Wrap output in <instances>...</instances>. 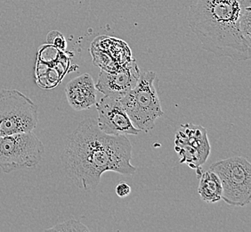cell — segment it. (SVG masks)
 <instances>
[{"label": "cell", "instance_id": "6da1fadb", "mask_svg": "<svg viewBox=\"0 0 251 232\" xmlns=\"http://www.w3.org/2000/svg\"><path fill=\"white\" fill-rule=\"evenodd\" d=\"M61 158L66 175L85 191L97 189L106 172L124 175L136 172L131 164L132 144L126 136L102 132L93 118L85 119L68 135Z\"/></svg>", "mask_w": 251, "mask_h": 232}, {"label": "cell", "instance_id": "7a4b0ae2", "mask_svg": "<svg viewBox=\"0 0 251 232\" xmlns=\"http://www.w3.org/2000/svg\"><path fill=\"white\" fill-rule=\"evenodd\" d=\"M249 14L251 0H196L190 6L188 23L204 50L240 62L251 58L241 30Z\"/></svg>", "mask_w": 251, "mask_h": 232}, {"label": "cell", "instance_id": "3957f363", "mask_svg": "<svg viewBox=\"0 0 251 232\" xmlns=\"http://www.w3.org/2000/svg\"><path fill=\"white\" fill-rule=\"evenodd\" d=\"M155 79L154 72H140L136 85L120 99L133 125L140 131H151L157 119L163 116Z\"/></svg>", "mask_w": 251, "mask_h": 232}, {"label": "cell", "instance_id": "277c9868", "mask_svg": "<svg viewBox=\"0 0 251 232\" xmlns=\"http://www.w3.org/2000/svg\"><path fill=\"white\" fill-rule=\"evenodd\" d=\"M209 170L222 185V199L232 206H245L251 201V164L243 156H232L213 163Z\"/></svg>", "mask_w": 251, "mask_h": 232}, {"label": "cell", "instance_id": "5b68a950", "mask_svg": "<svg viewBox=\"0 0 251 232\" xmlns=\"http://www.w3.org/2000/svg\"><path fill=\"white\" fill-rule=\"evenodd\" d=\"M44 155L43 142L32 131L0 136V169L5 174L33 169Z\"/></svg>", "mask_w": 251, "mask_h": 232}, {"label": "cell", "instance_id": "8992f818", "mask_svg": "<svg viewBox=\"0 0 251 232\" xmlns=\"http://www.w3.org/2000/svg\"><path fill=\"white\" fill-rule=\"evenodd\" d=\"M39 122V107L17 89H0V136L33 131Z\"/></svg>", "mask_w": 251, "mask_h": 232}, {"label": "cell", "instance_id": "52a82bcc", "mask_svg": "<svg viewBox=\"0 0 251 232\" xmlns=\"http://www.w3.org/2000/svg\"><path fill=\"white\" fill-rule=\"evenodd\" d=\"M175 150L181 164H186L191 169H200L210 154V144L207 130L192 123L182 124L175 137Z\"/></svg>", "mask_w": 251, "mask_h": 232}, {"label": "cell", "instance_id": "ba28073f", "mask_svg": "<svg viewBox=\"0 0 251 232\" xmlns=\"http://www.w3.org/2000/svg\"><path fill=\"white\" fill-rule=\"evenodd\" d=\"M96 106L97 124L102 132L113 136L137 135L140 132L133 125L120 100L103 96Z\"/></svg>", "mask_w": 251, "mask_h": 232}, {"label": "cell", "instance_id": "9c48e42d", "mask_svg": "<svg viewBox=\"0 0 251 232\" xmlns=\"http://www.w3.org/2000/svg\"><path fill=\"white\" fill-rule=\"evenodd\" d=\"M140 72L135 59L115 71L101 69L96 84L97 90L103 96L120 100L136 85Z\"/></svg>", "mask_w": 251, "mask_h": 232}, {"label": "cell", "instance_id": "30bf717a", "mask_svg": "<svg viewBox=\"0 0 251 232\" xmlns=\"http://www.w3.org/2000/svg\"><path fill=\"white\" fill-rule=\"evenodd\" d=\"M65 94L68 103L75 111L89 109L97 104V87L89 73H84L67 83Z\"/></svg>", "mask_w": 251, "mask_h": 232}, {"label": "cell", "instance_id": "8fae6325", "mask_svg": "<svg viewBox=\"0 0 251 232\" xmlns=\"http://www.w3.org/2000/svg\"><path fill=\"white\" fill-rule=\"evenodd\" d=\"M198 193L201 200L206 203L219 202L222 199L223 189L221 181L218 175L210 170L201 174Z\"/></svg>", "mask_w": 251, "mask_h": 232}, {"label": "cell", "instance_id": "7c38bea8", "mask_svg": "<svg viewBox=\"0 0 251 232\" xmlns=\"http://www.w3.org/2000/svg\"><path fill=\"white\" fill-rule=\"evenodd\" d=\"M47 231H49V232H88L89 229L76 219H70L66 222L59 223L54 227L49 229Z\"/></svg>", "mask_w": 251, "mask_h": 232}, {"label": "cell", "instance_id": "4fadbf2b", "mask_svg": "<svg viewBox=\"0 0 251 232\" xmlns=\"http://www.w3.org/2000/svg\"><path fill=\"white\" fill-rule=\"evenodd\" d=\"M48 42L52 47H56L57 49L64 50L66 48V41L63 38V35L59 31H51L48 35Z\"/></svg>", "mask_w": 251, "mask_h": 232}, {"label": "cell", "instance_id": "5bb4252c", "mask_svg": "<svg viewBox=\"0 0 251 232\" xmlns=\"http://www.w3.org/2000/svg\"><path fill=\"white\" fill-rule=\"evenodd\" d=\"M115 191L119 198L124 199L131 193V187L128 184L126 183L125 181H121L117 185Z\"/></svg>", "mask_w": 251, "mask_h": 232}]
</instances>
